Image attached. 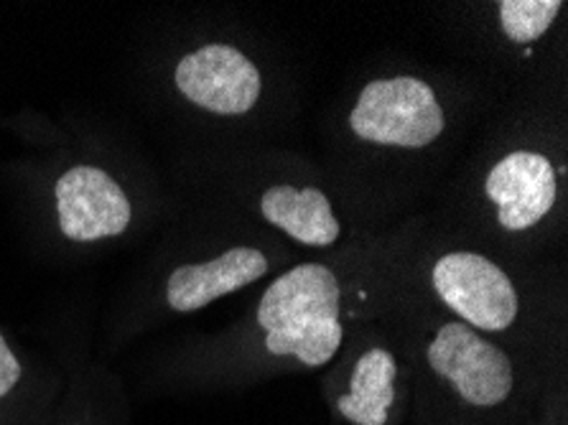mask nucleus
<instances>
[{
	"label": "nucleus",
	"instance_id": "obj_6",
	"mask_svg": "<svg viewBox=\"0 0 568 425\" xmlns=\"http://www.w3.org/2000/svg\"><path fill=\"white\" fill-rule=\"evenodd\" d=\"M174 84L189 105L217 118H240L263 98V74L243 49L232 43H202L174 69Z\"/></svg>",
	"mask_w": 568,
	"mask_h": 425
},
{
	"label": "nucleus",
	"instance_id": "obj_10",
	"mask_svg": "<svg viewBox=\"0 0 568 425\" xmlns=\"http://www.w3.org/2000/svg\"><path fill=\"white\" fill-rule=\"evenodd\" d=\"M398 360L383 344L367 346L352 367L347 395L339 397V413L355 425H387L395 405Z\"/></svg>",
	"mask_w": 568,
	"mask_h": 425
},
{
	"label": "nucleus",
	"instance_id": "obj_3",
	"mask_svg": "<svg viewBox=\"0 0 568 425\" xmlns=\"http://www.w3.org/2000/svg\"><path fill=\"white\" fill-rule=\"evenodd\" d=\"M420 360L428 375L471 411H497L510 403L518 389L513 354L493 336L452 316L428 328Z\"/></svg>",
	"mask_w": 568,
	"mask_h": 425
},
{
	"label": "nucleus",
	"instance_id": "obj_4",
	"mask_svg": "<svg viewBox=\"0 0 568 425\" xmlns=\"http://www.w3.org/2000/svg\"><path fill=\"white\" fill-rule=\"evenodd\" d=\"M347 128L359 143L424 151L444 135L446 110L434 84L416 74L377 77L359 90Z\"/></svg>",
	"mask_w": 568,
	"mask_h": 425
},
{
	"label": "nucleus",
	"instance_id": "obj_12",
	"mask_svg": "<svg viewBox=\"0 0 568 425\" xmlns=\"http://www.w3.org/2000/svg\"><path fill=\"white\" fill-rule=\"evenodd\" d=\"M23 380V364L16 357L11 344L0 332V405H3L8 397H11L16 389H19Z\"/></svg>",
	"mask_w": 568,
	"mask_h": 425
},
{
	"label": "nucleus",
	"instance_id": "obj_7",
	"mask_svg": "<svg viewBox=\"0 0 568 425\" xmlns=\"http://www.w3.org/2000/svg\"><path fill=\"white\" fill-rule=\"evenodd\" d=\"M59 232L72 242L120 237L133 222L125 189L105 169L80 163L67 169L54 186Z\"/></svg>",
	"mask_w": 568,
	"mask_h": 425
},
{
	"label": "nucleus",
	"instance_id": "obj_1",
	"mask_svg": "<svg viewBox=\"0 0 568 425\" xmlns=\"http://www.w3.org/2000/svg\"><path fill=\"white\" fill-rule=\"evenodd\" d=\"M406 260V247L385 240L275 275L253 311L263 352L306 370L329 364L347 340V324L390 301Z\"/></svg>",
	"mask_w": 568,
	"mask_h": 425
},
{
	"label": "nucleus",
	"instance_id": "obj_8",
	"mask_svg": "<svg viewBox=\"0 0 568 425\" xmlns=\"http://www.w3.org/2000/svg\"><path fill=\"white\" fill-rule=\"evenodd\" d=\"M271 273V257L261 247L235 245L202 263H184L171 271L163 298L174 314H194L217 298L247 289Z\"/></svg>",
	"mask_w": 568,
	"mask_h": 425
},
{
	"label": "nucleus",
	"instance_id": "obj_9",
	"mask_svg": "<svg viewBox=\"0 0 568 425\" xmlns=\"http://www.w3.org/2000/svg\"><path fill=\"white\" fill-rule=\"evenodd\" d=\"M257 212L271 227L308 250L337 247L344 234L329 196L316 186H265L257 199Z\"/></svg>",
	"mask_w": 568,
	"mask_h": 425
},
{
	"label": "nucleus",
	"instance_id": "obj_11",
	"mask_svg": "<svg viewBox=\"0 0 568 425\" xmlns=\"http://www.w3.org/2000/svg\"><path fill=\"white\" fill-rule=\"evenodd\" d=\"M495 8L503 37L518 47H528L554 29L564 3L561 0H503Z\"/></svg>",
	"mask_w": 568,
	"mask_h": 425
},
{
	"label": "nucleus",
	"instance_id": "obj_5",
	"mask_svg": "<svg viewBox=\"0 0 568 425\" xmlns=\"http://www.w3.org/2000/svg\"><path fill=\"white\" fill-rule=\"evenodd\" d=\"M564 169L538 149H515L497 159L485 173L487 204L505 232L523 234L538 230L554 216L561 202Z\"/></svg>",
	"mask_w": 568,
	"mask_h": 425
},
{
	"label": "nucleus",
	"instance_id": "obj_2",
	"mask_svg": "<svg viewBox=\"0 0 568 425\" xmlns=\"http://www.w3.org/2000/svg\"><path fill=\"white\" fill-rule=\"evenodd\" d=\"M428 293L452 318L485 336H503L528 314L520 285L477 250H444L426 265Z\"/></svg>",
	"mask_w": 568,
	"mask_h": 425
}]
</instances>
